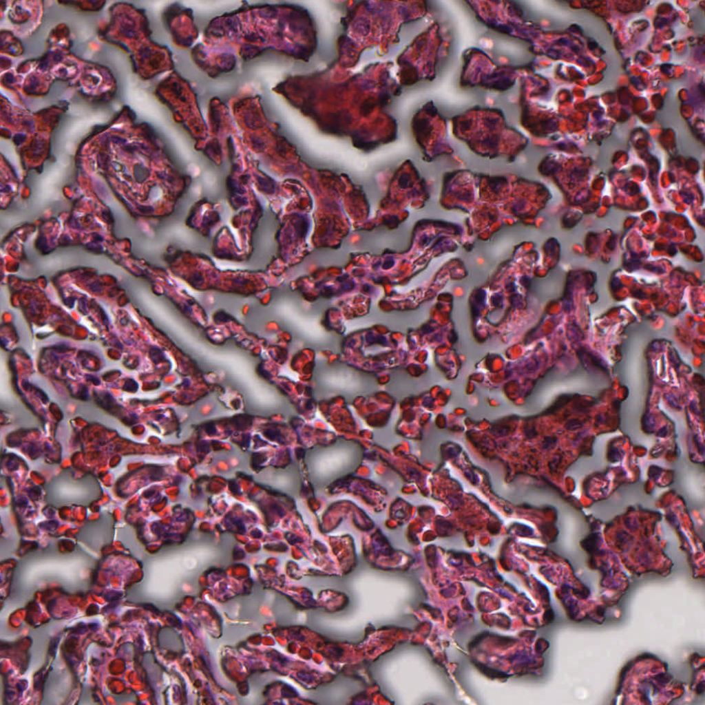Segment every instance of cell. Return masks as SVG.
<instances>
[{"instance_id":"1","label":"cell","mask_w":705,"mask_h":705,"mask_svg":"<svg viewBox=\"0 0 705 705\" xmlns=\"http://www.w3.org/2000/svg\"><path fill=\"white\" fill-rule=\"evenodd\" d=\"M364 458V448L357 441L338 439L329 445L307 450L305 463L308 477L317 490L354 473Z\"/></svg>"}]
</instances>
